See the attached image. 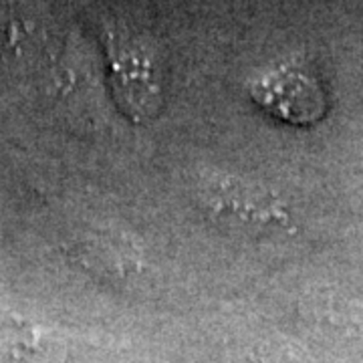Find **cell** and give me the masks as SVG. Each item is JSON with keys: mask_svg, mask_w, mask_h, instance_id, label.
Here are the masks:
<instances>
[{"mask_svg": "<svg viewBox=\"0 0 363 363\" xmlns=\"http://www.w3.org/2000/svg\"><path fill=\"white\" fill-rule=\"evenodd\" d=\"M194 194L214 224L236 234L267 233L285 218L281 202L269 190L226 172L200 169L194 178Z\"/></svg>", "mask_w": 363, "mask_h": 363, "instance_id": "obj_1", "label": "cell"}, {"mask_svg": "<svg viewBox=\"0 0 363 363\" xmlns=\"http://www.w3.org/2000/svg\"><path fill=\"white\" fill-rule=\"evenodd\" d=\"M252 101L291 125H313L327 116L323 85L297 67H277L250 83Z\"/></svg>", "mask_w": 363, "mask_h": 363, "instance_id": "obj_3", "label": "cell"}, {"mask_svg": "<svg viewBox=\"0 0 363 363\" xmlns=\"http://www.w3.org/2000/svg\"><path fill=\"white\" fill-rule=\"evenodd\" d=\"M109 81L119 111L133 123L154 121L164 107V77L156 55L140 40H121L109 52Z\"/></svg>", "mask_w": 363, "mask_h": 363, "instance_id": "obj_2", "label": "cell"}]
</instances>
